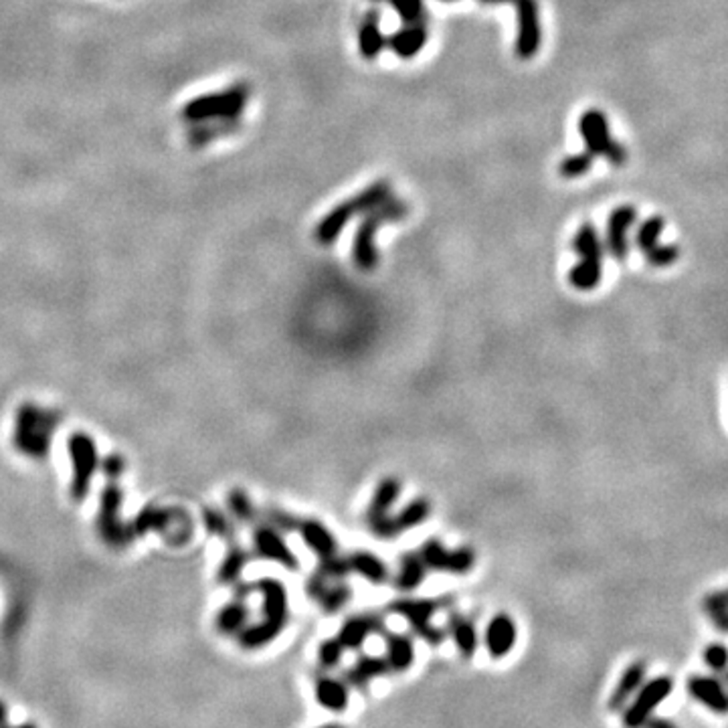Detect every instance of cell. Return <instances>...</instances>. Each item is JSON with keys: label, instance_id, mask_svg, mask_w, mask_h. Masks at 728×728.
Returning a JSON list of instances; mask_svg holds the SVG:
<instances>
[{"label": "cell", "instance_id": "obj_1", "mask_svg": "<svg viewBox=\"0 0 728 728\" xmlns=\"http://www.w3.org/2000/svg\"><path fill=\"white\" fill-rule=\"evenodd\" d=\"M253 589L263 597V619L253 625H247L239 633L243 650H263L273 640H278L290 622V599L288 589L280 579L263 576L253 583Z\"/></svg>", "mask_w": 728, "mask_h": 728}, {"label": "cell", "instance_id": "obj_2", "mask_svg": "<svg viewBox=\"0 0 728 728\" xmlns=\"http://www.w3.org/2000/svg\"><path fill=\"white\" fill-rule=\"evenodd\" d=\"M409 213V205L405 200L391 197L387 203L373 208L363 215L358 229L355 233L353 243V259L355 265L361 272H373L379 265V249H376V233H379L382 223H392L405 219Z\"/></svg>", "mask_w": 728, "mask_h": 728}, {"label": "cell", "instance_id": "obj_3", "mask_svg": "<svg viewBox=\"0 0 728 728\" xmlns=\"http://www.w3.org/2000/svg\"><path fill=\"white\" fill-rule=\"evenodd\" d=\"M447 601H438V599H395L389 605V611L399 615L401 619H405L411 627V631L415 635H419L421 640H425L429 646L438 648L447 638V631H443L441 627L433 625V615L435 611H439Z\"/></svg>", "mask_w": 728, "mask_h": 728}, {"label": "cell", "instance_id": "obj_4", "mask_svg": "<svg viewBox=\"0 0 728 728\" xmlns=\"http://www.w3.org/2000/svg\"><path fill=\"white\" fill-rule=\"evenodd\" d=\"M251 88L247 83H235V86L221 91V94L205 96L195 99L187 106L184 115L189 120H227V118H239L241 112L245 110L249 102Z\"/></svg>", "mask_w": 728, "mask_h": 728}, {"label": "cell", "instance_id": "obj_5", "mask_svg": "<svg viewBox=\"0 0 728 728\" xmlns=\"http://www.w3.org/2000/svg\"><path fill=\"white\" fill-rule=\"evenodd\" d=\"M674 692V680L669 676H658L648 684L643 682L638 694L627 702V706L622 713V723L625 728H643L659 705L669 698Z\"/></svg>", "mask_w": 728, "mask_h": 728}, {"label": "cell", "instance_id": "obj_6", "mask_svg": "<svg viewBox=\"0 0 728 728\" xmlns=\"http://www.w3.org/2000/svg\"><path fill=\"white\" fill-rule=\"evenodd\" d=\"M579 132L593 156H605L609 164L623 166L627 161L625 148L611 138L607 115L601 110H587L579 120Z\"/></svg>", "mask_w": 728, "mask_h": 728}, {"label": "cell", "instance_id": "obj_7", "mask_svg": "<svg viewBox=\"0 0 728 728\" xmlns=\"http://www.w3.org/2000/svg\"><path fill=\"white\" fill-rule=\"evenodd\" d=\"M423 558L427 568L438 573H449V575H467L475 565V552L470 547H459L456 550H449L441 540L429 539L417 550Z\"/></svg>", "mask_w": 728, "mask_h": 728}, {"label": "cell", "instance_id": "obj_8", "mask_svg": "<svg viewBox=\"0 0 728 728\" xmlns=\"http://www.w3.org/2000/svg\"><path fill=\"white\" fill-rule=\"evenodd\" d=\"M429 516H431V502L427 498H415L409 502V504L401 510L399 514L384 516V518H381V521L368 524V529H371V532L376 539L389 540V539H397L399 534H403L407 530L415 529V526L423 524Z\"/></svg>", "mask_w": 728, "mask_h": 728}, {"label": "cell", "instance_id": "obj_9", "mask_svg": "<svg viewBox=\"0 0 728 728\" xmlns=\"http://www.w3.org/2000/svg\"><path fill=\"white\" fill-rule=\"evenodd\" d=\"M518 13V35H516V57L529 61L537 57L542 43L540 13L537 0H514Z\"/></svg>", "mask_w": 728, "mask_h": 728}, {"label": "cell", "instance_id": "obj_10", "mask_svg": "<svg viewBox=\"0 0 728 728\" xmlns=\"http://www.w3.org/2000/svg\"><path fill=\"white\" fill-rule=\"evenodd\" d=\"M253 550L259 558L275 560L288 571H298L299 560L288 547L286 539L281 537V530L272 524H259L253 532Z\"/></svg>", "mask_w": 728, "mask_h": 728}, {"label": "cell", "instance_id": "obj_11", "mask_svg": "<svg viewBox=\"0 0 728 728\" xmlns=\"http://www.w3.org/2000/svg\"><path fill=\"white\" fill-rule=\"evenodd\" d=\"M686 690H688L692 700H696L700 706H705L713 714H728V688L718 677L694 674L686 682Z\"/></svg>", "mask_w": 728, "mask_h": 728}, {"label": "cell", "instance_id": "obj_12", "mask_svg": "<svg viewBox=\"0 0 728 728\" xmlns=\"http://www.w3.org/2000/svg\"><path fill=\"white\" fill-rule=\"evenodd\" d=\"M306 593L326 613H338L348 604L350 597H353V591H350L345 581L326 579L320 573H314L309 576V581L306 583Z\"/></svg>", "mask_w": 728, "mask_h": 728}, {"label": "cell", "instance_id": "obj_13", "mask_svg": "<svg viewBox=\"0 0 728 728\" xmlns=\"http://www.w3.org/2000/svg\"><path fill=\"white\" fill-rule=\"evenodd\" d=\"M635 221H638V211H635V207H631V205L617 207L609 217L607 233H605V247L611 253V257L617 259V262H625L627 251H630L627 231L633 227Z\"/></svg>", "mask_w": 728, "mask_h": 728}, {"label": "cell", "instance_id": "obj_14", "mask_svg": "<svg viewBox=\"0 0 728 728\" xmlns=\"http://www.w3.org/2000/svg\"><path fill=\"white\" fill-rule=\"evenodd\" d=\"M384 630H387V625H384L379 615L361 613L348 617L346 622L340 625L336 638L346 651H356L364 646V641L371 638V635H382Z\"/></svg>", "mask_w": 728, "mask_h": 728}, {"label": "cell", "instance_id": "obj_15", "mask_svg": "<svg viewBox=\"0 0 728 728\" xmlns=\"http://www.w3.org/2000/svg\"><path fill=\"white\" fill-rule=\"evenodd\" d=\"M516 623L514 619L506 613H498L490 619V623L485 625L484 633V646L488 651L490 658L502 659L506 658L510 651H512L516 643Z\"/></svg>", "mask_w": 728, "mask_h": 728}, {"label": "cell", "instance_id": "obj_16", "mask_svg": "<svg viewBox=\"0 0 728 728\" xmlns=\"http://www.w3.org/2000/svg\"><path fill=\"white\" fill-rule=\"evenodd\" d=\"M646 674H648V666L646 662H641V659H635L630 666L623 669V674L619 676V682L611 692L607 706L609 710H613V713H619V710H623L627 706V702H630L638 690L646 682Z\"/></svg>", "mask_w": 728, "mask_h": 728}, {"label": "cell", "instance_id": "obj_17", "mask_svg": "<svg viewBox=\"0 0 728 728\" xmlns=\"http://www.w3.org/2000/svg\"><path fill=\"white\" fill-rule=\"evenodd\" d=\"M298 532L299 537H302L304 545L314 552L318 560L338 555L336 539H334L332 532L326 529L320 521H316V518H304V521H299Z\"/></svg>", "mask_w": 728, "mask_h": 728}, {"label": "cell", "instance_id": "obj_18", "mask_svg": "<svg viewBox=\"0 0 728 728\" xmlns=\"http://www.w3.org/2000/svg\"><path fill=\"white\" fill-rule=\"evenodd\" d=\"M392 674L387 658L381 656H361L356 662L345 672V682L356 690H366L374 680Z\"/></svg>", "mask_w": 728, "mask_h": 728}, {"label": "cell", "instance_id": "obj_19", "mask_svg": "<svg viewBox=\"0 0 728 728\" xmlns=\"http://www.w3.org/2000/svg\"><path fill=\"white\" fill-rule=\"evenodd\" d=\"M382 640H384V650H387V658L389 668L392 674H405L409 668L413 666L415 662V646H413V640L411 635H405V633H395V631H389L384 630L382 631Z\"/></svg>", "mask_w": 728, "mask_h": 728}, {"label": "cell", "instance_id": "obj_20", "mask_svg": "<svg viewBox=\"0 0 728 728\" xmlns=\"http://www.w3.org/2000/svg\"><path fill=\"white\" fill-rule=\"evenodd\" d=\"M353 217H356V208L350 203V198L345 200V203L336 205L328 215L322 217L320 223L316 225L314 231L316 241L320 243V245H332V243L340 237V233L345 231Z\"/></svg>", "mask_w": 728, "mask_h": 728}, {"label": "cell", "instance_id": "obj_21", "mask_svg": "<svg viewBox=\"0 0 728 728\" xmlns=\"http://www.w3.org/2000/svg\"><path fill=\"white\" fill-rule=\"evenodd\" d=\"M381 11L379 8H371L363 16L361 29H358V51L364 57V60H376L381 55V51L387 47V39L382 37L381 32Z\"/></svg>", "mask_w": 728, "mask_h": 728}, {"label": "cell", "instance_id": "obj_22", "mask_svg": "<svg viewBox=\"0 0 728 728\" xmlns=\"http://www.w3.org/2000/svg\"><path fill=\"white\" fill-rule=\"evenodd\" d=\"M427 37H429V32H427L425 23L405 24V27H401L387 39V47L395 55L403 57V60H411L417 53H421V49L427 43Z\"/></svg>", "mask_w": 728, "mask_h": 728}, {"label": "cell", "instance_id": "obj_23", "mask_svg": "<svg viewBox=\"0 0 728 728\" xmlns=\"http://www.w3.org/2000/svg\"><path fill=\"white\" fill-rule=\"evenodd\" d=\"M314 692L318 705L330 713H345L348 706V684L340 677L318 676Z\"/></svg>", "mask_w": 728, "mask_h": 728}, {"label": "cell", "instance_id": "obj_24", "mask_svg": "<svg viewBox=\"0 0 728 728\" xmlns=\"http://www.w3.org/2000/svg\"><path fill=\"white\" fill-rule=\"evenodd\" d=\"M401 490H403V484H401L399 478H384L376 485V490L371 498V504L366 508V522L373 524L376 521H381V518L389 516L392 506H395V502L401 496Z\"/></svg>", "mask_w": 728, "mask_h": 728}, {"label": "cell", "instance_id": "obj_25", "mask_svg": "<svg viewBox=\"0 0 728 728\" xmlns=\"http://www.w3.org/2000/svg\"><path fill=\"white\" fill-rule=\"evenodd\" d=\"M350 573L361 575L371 585H384L391 579L389 567L382 560L366 550H355L346 557Z\"/></svg>", "mask_w": 728, "mask_h": 728}, {"label": "cell", "instance_id": "obj_26", "mask_svg": "<svg viewBox=\"0 0 728 728\" xmlns=\"http://www.w3.org/2000/svg\"><path fill=\"white\" fill-rule=\"evenodd\" d=\"M447 633L454 640L459 656L464 659L474 658L475 650H478V631H475L472 619L462 613H451L447 619Z\"/></svg>", "mask_w": 728, "mask_h": 728}, {"label": "cell", "instance_id": "obj_27", "mask_svg": "<svg viewBox=\"0 0 728 728\" xmlns=\"http://www.w3.org/2000/svg\"><path fill=\"white\" fill-rule=\"evenodd\" d=\"M601 278H604V257H579V262L568 272V283L579 291L595 290Z\"/></svg>", "mask_w": 728, "mask_h": 728}, {"label": "cell", "instance_id": "obj_28", "mask_svg": "<svg viewBox=\"0 0 728 728\" xmlns=\"http://www.w3.org/2000/svg\"><path fill=\"white\" fill-rule=\"evenodd\" d=\"M425 573H427V567H425L419 552H405V555L399 560V568L395 575V587L405 593L415 591L417 587H421Z\"/></svg>", "mask_w": 728, "mask_h": 728}, {"label": "cell", "instance_id": "obj_29", "mask_svg": "<svg viewBox=\"0 0 728 728\" xmlns=\"http://www.w3.org/2000/svg\"><path fill=\"white\" fill-rule=\"evenodd\" d=\"M249 622V607L245 599L235 597L229 605H225L219 615H217V627L225 635H239L247 627Z\"/></svg>", "mask_w": 728, "mask_h": 728}, {"label": "cell", "instance_id": "obj_30", "mask_svg": "<svg viewBox=\"0 0 728 728\" xmlns=\"http://www.w3.org/2000/svg\"><path fill=\"white\" fill-rule=\"evenodd\" d=\"M392 197V187L391 182L387 180H376L373 182L371 187H366L364 190L358 192L353 198H350V203L355 205L356 208V215H364L368 211H373V208L381 207L382 203H387V200Z\"/></svg>", "mask_w": 728, "mask_h": 728}, {"label": "cell", "instance_id": "obj_31", "mask_svg": "<svg viewBox=\"0 0 728 728\" xmlns=\"http://www.w3.org/2000/svg\"><path fill=\"white\" fill-rule=\"evenodd\" d=\"M702 609L721 633H728V587L708 593L702 601Z\"/></svg>", "mask_w": 728, "mask_h": 728}, {"label": "cell", "instance_id": "obj_32", "mask_svg": "<svg viewBox=\"0 0 728 728\" xmlns=\"http://www.w3.org/2000/svg\"><path fill=\"white\" fill-rule=\"evenodd\" d=\"M573 249L579 257H604V243H601L597 229L591 223L581 225V229L576 231Z\"/></svg>", "mask_w": 728, "mask_h": 728}, {"label": "cell", "instance_id": "obj_33", "mask_svg": "<svg viewBox=\"0 0 728 728\" xmlns=\"http://www.w3.org/2000/svg\"><path fill=\"white\" fill-rule=\"evenodd\" d=\"M249 560V552L241 547H231V550L227 552V557L223 560V567L219 571V581L225 585H231V583H237L239 575L243 573V568H245Z\"/></svg>", "mask_w": 728, "mask_h": 728}, {"label": "cell", "instance_id": "obj_34", "mask_svg": "<svg viewBox=\"0 0 728 728\" xmlns=\"http://www.w3.org/2000/svg\"><path fill=\"white\" fill-rule=\"evenodd\" d=\"M666 227V221L662 217H650V219L643 221L638 229V235H635V243H638V247L643 251V255L648 253V251L654 249L658 243H659V235H662V231Z\"/></svg>", "mask_w": 728, "mask_h": 728}, {"label": "cell", "instance_id": "obj_35", "mask_svg": "<svg viewBox=\"0 0 728 728\" xmlns=\"http://www.w3.org/2000/svg\"><path fill=\"white\" fill-rule=\"evenodd\" d=\"M395 8L405 24H427V8L423 0H384Z\"/></svg>", "mask_w": 728, "mask_h": 728}, {"label": "cell", "instance_id": "obj_36", "mask_svg": "<svg viewBox=\"0 0 728 728\" xmlns=\"http://www.w3.org/2000/svg\"><path fill=\"white\" fill-rule=\"evenodd\" d=\"M345 646L338 641V638L324 640L318 648V664L322 669H334L342 664V658H345Z\"/></svg>", "mask_w": 728, "mask_h": 728}, {"label": "cell", "instance_id": "obj_37", "mask_svg": "<svg viewBox=\"0 0 728 728\" xmlns=\"http://www.w3.org/2000/svg\"><path fill=\"white\" fill-rule=\"evenodd\" d=\"M593 166V154L591 152H581L567 156L558 166V172L563 179H579L583 174H587Z\"/></svg>", "mask_w": 728, "mask_h": 728}, {"label": "cell", "instance_id": "obj_38", "mask_svg": "<svg viewBox=\"0 0 728 728\" xmlns=\"http://www.w3.org/2000/svg\"><path fill=\"white\" fill-rule=\"evenodd\" d=\"M229 508L239 522H253L257 516L253 502L247 496V492L243 490H233L229 493Z\"/></svg>", "mask_w": 728, "mask_h": 728}, {"label": "cell", "instance_id": "obj_39", "mask_svg": "<svg viewBox=\"0 0 728 728\" xmlns=\"http://www.w3.org/2000/svg\"><path fill=\"white\" fill-rule=\"evenodd\" d=\"M702 658H705V664L708 666L710 672L724 674L728 669V648L724 646V643H718V641L708 643Z\"/></svg>", "mask_w": 728, "mask_h": 728}, {"label": "cell", "instance_id": "obj_40", "mask_svg": "<svg viewBox=\"0 0 728 728\" xmlns=\"http://www.w3.org/2000/svg\"><path fill=\"white\" fill-rule=\"evenodd\" d=\"M677 257H680V249H677L676 245H659L658 243L654 249L646 253V262L651 267H668V265L676 263Z\"/></svg>", "mask_w": 728, "mask_h": 728}, {"label": "cell", "instance_id": "obj_41", "mask_svg": "<svg viewBox=\"0 0 728 728\" xmlns=\"http://www.w3.org/2000/svg\"><path fill=\"white\" fill-rule=\"evenodd\" d=\"M263 516L265 521L270 522L275 529L281 530V532H291V530H298L299 521L296 516H291L290 512H283V510L278 508H267L263 510Z\"/></svg>", "mask_w": 728, "mask_h": 728}, {"label": "cell", "instance_id": "obj_42", "mask_svg": "<svg viewBox=\"0 0 728 728\" xmlns=\"http://www.w3.org/2000/svg\"><path fill=\"white\" fill-rule=\"evenodd\" d=\"M207 526L208 530H213L217 534H221V537H229L233 540V526L227 522V518H223L219 512H207Z\"/></svg>", "mask_w": 728, "mask_h": 728}, {"label": "cell", "instance_id": "obj_43", "mask_svg": "<svg viewBox=\"0 0 728 728\" xmlns=\"http://www.w3.org/2000/svg\"><path fill=\"white\" fill-rule=\"evenodd\" d=\"M643 728H677L672 721H668V718L662 716H651L650 721L643 724Z\"/></svg>", "mask_w": 728, "mask_h": 728}, {"label": "cell", "instance_id": "obj_44", "mask_svg": "<svg viewBox=\"0 0 728 728\" xmlns=\"http://www.w3.org/2000/svg\"><path fill=\"white\" fill-rule=\"evenodd\" d=\"M482 5H502V3H514V0H480Z\"/></svg>", "mask_w": 728, "mask_h": 728}, {"label": "cell", "instance_id": "obj_45", "mask_svg": "<svg viewBox=\"0 0 728 728\" xmlns=\"http://www.w3.org/2000/svg\"><path fill=\"white\" fill-rule=\"evenodd\" d=\"M320 728H345L342 724H334V723H330V724H324V726H320Z\"/></svg>", "mask_w": 728, "mask_h": 728}, {"label": "cell", "instance_id": "obj_46", "mask_svg": "<svg viewBox=\"0 0 728 728\" xmlns=\"http://www.w3.org/2000/svg\"><path fill=\"white\" fill-rule=\"evenodd\" d=\"M373 5H381V3H384V0H371Z\"/></svg>", "mask_w": 728, "mask_h": 728}, {"label": "cell", "instance_id": "obj_47", "mask_svg": "<svg viewBox=\"0 0 728 728\" xmlns=\"http://www.w3.org/2000/svg\"><path fill=\"white\" fill-rule=\"evenodd\" d=\"M441 3H457V0H441Z\"/></svg>", "mask_w": 728, "mask_h": 728}, {"label": "cell", "instance_id": "obj_48", "mask_svg": "<svg viewBox=\"0 0 728 728\" xmlns=\"http://www.w3.org/2000/svg\"><path fill=\"white\" fill-rule=\"evenodd\" d=\"M0 721H3V708H0Z\"/></svg>", "mask_w": 728, "mask_h": 728}, {"label": "cell", "instance_id": "obj_49", "mask_svg": "<svg viewBox=\"0 0 728 728\" xmlns=\"http://www.w3.org/2000/svg\"><path fill=\"white\" fill-rule=\"evenodd\" d=\"M724 674H726V686H728V669H726V672H724Z\"/></svg>", "mask_w": 728, "mask_h": 728}, {"label": "cell", "instance_id": "obj_50", "mask_svg": "<svg viewBox=\"0 0 728 728\" xmlns=\"http://www.w3.org/2000/svg\"><path fill=\"white\" fill-rule=\"evenodd\" d=\"M24 728H29V726H24Z\"/></svg>", "mask_w": 728, "mask_h": 728}]
</instances>
